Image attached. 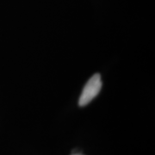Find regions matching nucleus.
Returning a JSON list of instances; mask_svg holds the SVG:
<instances>
[{
    "instance_id": "nucleus-1",
    "label": "nucleus",
    "mask_w": 155,
    "mask_h": 155,
    "mask_svg": "<svg viewBox=\"0 0 155 155\" xmlns=\"http://www.w3.org/2000/svg\"><path fill=\"white\" fill-rule=\"evenodd\" d=\"M101 88H102L101 76L98 73H96L85 84L78 100V105L80 107L87 105L90 102H91L93 98H95L98 95Z\"/></svg>"
},
{
    "instance_id": "nucleus-2",
    "label": "nucleus",
    "mask_w": 155,
    "mask_h": 155,
    "mask_svg": "<svg viewBox=\"0 0 155 155\" xmlns=\"http://www.w3.org/2000/svg\"><path fill=\"white\" fill-rule=\"evenodd\" d=\"M72 155H82V154H79V153H73V154Z\"/></svg>"
}]
</instances>
